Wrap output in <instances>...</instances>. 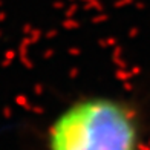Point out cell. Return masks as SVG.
Returning <instances> with one entry per match:
<instances>
[{"label": "cell", "mask_w": 150, "mask_h": 150, "mask_svg": "<svg viewBox=\"0 0 150 150\" xmlns=\"http://www.w3.org/2000/svg\"><path fill=\"white\" fill-rule=\"evenodd\" d=\"M146 127L139 107L115 95L72 100L54 115L42 150H142Z\"/></svg>", "instance_id": "cell-1"}]
</instances>
